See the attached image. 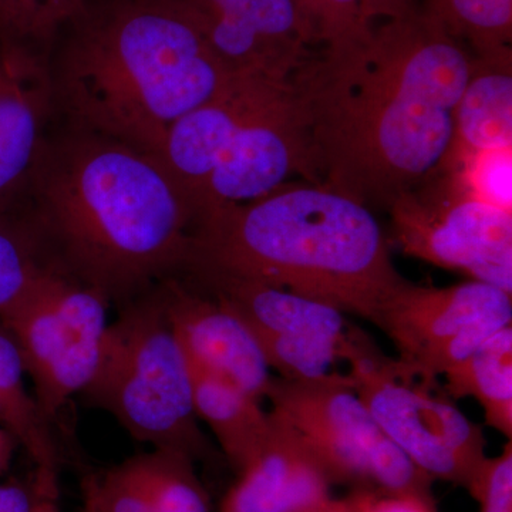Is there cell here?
<instances>
[{
  "mask_svg": "<svg viewBox=\"0 0 512 512\" xmlns=\"http://www.w3.org/2000/svg\"><path fill=\"white\" fill-rule=\"evenodd\" d=\"M387 210L403 254L512 295V212L461 194L437 174Z\"/></svg>",
  "mask_w": 512,
  "mask_h": 512,
  "instance_id": "obj_9",
  "label": "cell"
},
{
  "mask_svg": "<svg viewBox=\"0 0 512 512\" xmlns=\"http://www.w3.org/2000/svg\"><path fill=\"white\" fill-rule=\"evenodd\" d=\"M311 512H356L355 498H353V494L350 497L342 498V500H333L329 497L318 507L313 508Z\"/></svg>",
  "mask_w": 512,
  "mask_h": 512,
  "instance_id": "obj_30",
  "label": "cell"
},
{
  "mask_svg": "<svg viewBox=\"0 0 512 512\" xmlns=\"http://www.w3.org/2000/svg\"><path fill=\"white\" fill-rule=\"evenodd\" d=\"M151 288L191 363L237 384L259 402L265 399L274 376L254 333L237 313L177 274Z\"/></svg>",
  "mask_w": 512,
  "mask_h": 512,
  "instance_id": "obj_13",
  "label": "cell"
},
{
  "mask_svg": "<svg viewBox=\"0 0 512 512\" xmlns=\"http://www.w3.org/2000/svg\"><path fill=\"white\" fill-rule=\"evenodd\" d=\"M356 512H437L430 494H376L355 491Z\"/></svg>",
  "mask_w": 512,
  "mask_h": 512,
  "instance_id": "obj_28",
  "label": "cell"
},
{
  "mask_svg": "<svg viewBox=\"0 0 512 512\" xmlns=\"http://www.w3.org/2000/svg\"><path fill=\"white\" fill-rule=\"evenodd\" d=\"M18 211L56 265L109 301L183 272L197 221L156 154L69 124L47 133Z\"/></svg>",
  "mask_w": 512,
  "mask_h": 512,
  "instance_id": "obj_2",
  "label": "cell"
},
{
  "mask_svg": "<svg viewBox=\"0 0 512 512\" xmlns=\"http://www.w3.org/2000/svg\"><path fill=\"white\" fill-rule=\"evenodd\" d=\"M57 490L35 480L32 487L0 484V512H57Z\"/></svg>",
  "mask_w": 512,
  "mask_h": 512,
  "instance_id": "obj_27",
  "label": "cell"
},
{
  "mask_svg": "<svg viewBox=\"0 0 512 512\" xmlns=\"http://www.w3.org/2000/svg\"><path fill=\"white\" fill-rule=\"evenodd\" d=\"M183 272L262 282L372 323L407 282L370 208L315 183L201 211Z\"/></svg>",
  "mask_w": 512,
  "mask_h": 512,
  "instance_id": "obj_4",
  "label": "cell"
},
{
  "mask_svg": "<svg viewBox=\"0 0 512 512\" xmlns=\"http://www.w3.org/2000/svg\"><path fill=\"white\" fill-rule=\"evenodd\" d=\"M312 45L338 49L365 39L372 25L362 13V0H292Z\"/></svg>",
  "mask_w": 512,
  "mask_h": 512,
  "instance_id": "obj_24",
  "label": "cell"
},
{
  "mask_svg": "<svg viewBox=\"0 0 512 512\" xmlns=\"http://www.w3.org/2000/svg\"><path fill=\"white\" fill-rule=\"evenodd\" d=\"M55 265L42 238L18 210L0 211V312Z\"/></svg>",
  "mask_w": 512,
  "mask_h": 512,
  "instance_id": "obj_23",
  "label": "cell"
},
{
  "mask_svg": "<svg viewBox=\"0 0 512 512\" xmlns=\"http://www.w3.org/2000/svg\"><path fill=\"white\" fill-rule=\"evenodd\" d=\"M271 417V437L238 473L220 512H311L330 497L332 484L311 450L298 434Z\"/></svg>",
  "mask_w": 512,
  "mask_h": 512,
  "instance_id": "obj_14",
  "label": "cell"
},
{
  "mask_svg": "<svg viewBox=\"0 0 512 512\" xmlns=\"http://www.w3.org/2000/svg\"><path fill=\"white\" fill-rule=\"evenodd\" d=\"M84 501L97 512H156L143 485L127 463L103 474L87 477L83 484Z\"/></svg>",
  "mask_w": 512,
  "mask_h": 512,
  "instance_id": "obj_25",
  "label": "cell"
},
{
  "mask_svg": "<svg viewBox=\"0 0 512 512\" xmlns=\"http://www.w3.org/2000/svg\"><path fill=\"white\" fill-rule=\"evenodd\" d=\"M421 10L473 55L511 47L512 0H424Z\"/></svg>",
  "mask_w": 512,
  "mask_h": 512,
  "instance_id": "obj_21",
  "label": "cell"
},
{
  "mask_svg": "<svg viewBox=\"0 0 512 512\" xmlns=\"http://www.w3.org/2000/svg\"><path fill=\"white\" fill-rule=\"evenodd\" d=\"M10 74H12V72H10L8 64L0 59V90H2L3 87L6 86V83L9 82Z\"/></svg>",
  "mask_w": 512,
  "mask_h": 512,
  "instance_id": "obj_32",
  "label": "cell"
},
{
  "mask_svg": "<svg viewBox=\"0 0 512 512\" xmlns=\"http://www.w3.org/2000/svg\"><path fill=\"white\" fill-rule=\"evenodd\" d=\"M473 53L421 10L320 49L296 77L319 183L389 208L437 170Z\"/></svg>",
  "mask_w": 512,
  "mask_h": 512,
  "instance_id": "obj_1",
  "label": "cell"
},
{
  "mask_svg": "<svg viewBox=\"0 0 512 512\" xmlns=\"http://www.w3.org/2000/svg\"><path fill=\"white\" fill-rule=\"evenodd\" d=\"M127 466L143 485L156 512H211L210 497L194 470V458L171 448L130 458Z\"/></svg>",
  "mask_w": 512,
  "mask_h": 512,
  "instance_id": "obj_20",
  "label": "cell"
},
{
  "mask_svg": "<svg viewBox=\"0 0 512 512\" xmlns=\"http://www.w3.org/2000/svg\"><path fill=\"white\" fill-rule=\"evenodd\" d=\"M342 360L357 396L394 446L431 480L470 490L487 458L480 427L355 329Z\"/></svg>",
  "mask_w": 512,
  "mask_h": 512,
  "instance_id": "obj_8",
  "label": "cell"
},
{
  "mask_svg": "<svg viewBox=\"0 0 512 512\" xmlns=\"http://www.w3.org/2000/svg\"><path fill=\"white\" fill-rule=\"evenodd\" d=\"M157 157L191 198L197 217L215 205L264 197L293 177L319 184L295 82L232 77L170 127Z\"/></svg>",
  "mask_w": 512,
  "mask_h": 512,
  "instance_id": "obj_5",
  "label": "cell"
},
{
  "mask_svg": "<svg viewBox=\"0 0 512 512\" xmlns=\"http://www.w3.org/2000/svg\"><path fill=\"white\" fill-rule=\"evenodd\" d=\"M60 32L46 62L55 114L147 153L235 77L180 0H89Z\"/></svg>",
  "mask_w": 512,
  "mask_h": 512,
  "instance_id": "obj_3",
  "label": "cell"
},
{
  "mask_svg": "<svg viewBox=\"0 0 512 512\" xmlns=\"http://www.w3.org/2000/svg\"><path fill=\"white\" fill-rule=\"evenodd\" d=\"M190 369L195 414L208 424L231 466L241 473L271 437V414L237 384L191 362Z\"/></svg>",
  "mask_w": 512,
  "mask_h": 512,
  "instance_id": "obj_17",
  "label": "cell"
},
{
  "mask_svg": "<svg viewBox=\"0 0 512 512\" xmlns=\"http://www.w3.org/2000/svg\"><path fill=\"white\" fill-rule=\"evenodd\" d=\"M375 325L392 340L400 365L431 384L512 325V295L474 279L446 288L407 281L384 305Z\"/></svg>",
  "mask_w": 512,
  "mask_h": 512,
  "instance_id": "obj_10",
  "label": "cell"
},
{
  "mask_svg": "<svg viewBox=\"0 0 512 512\" xmlns=\"http://www.w3.org/2000/svg\"><path fill=\"white\" fill-rule=\"evenodd\" d=\"M26 370L15 340L0 322V423L36 464V477L57 484L59 454L46 417L26 389Z\"/></svg>",
  "mask_w": 512,
  "mask_h": 512,
  "instance_id": "obj_18",
  "label": "cell"
},
{
  "mask_svg": "<svg viewBox=\"0 0 512 512\" xmlns=\"http://www.w3.org/2000/svg\"><path fill=\"white\" fill-rule=\"evenodd\" d=\"M234 76L295 82L318 50L292 0H180Z\"/></svg>",
  "mask_w": 512,
  "mask_h": 512,
  "instance_id": "obj_12",
  "label": "cell"
},
{
  "mask_svg": "<svg viewBox=\"0 0 512 512\" xmlns=\"http://www.w3.org/2000/svg\"><path fill=\"white\" fill-rule=\"evenodd\" d=\"M10 72L0 90V211L18 207L55 116L46 73Z\"/></svg>",
  "mask_w": 512,
  "mask_h": 512,
  "instance_id": "obj_15",
  "label": "cell"
},
{
  "mask_svg": "<svg viewBox=\"0 0 512 512\" xmlns=\"http://www.w3.org/2000/svg\"><path fill=\"white\" fill-rule=\"evenodd\" d=\"M254 333L271 370L286 380L332 375L349 338L343 312L286 289L215 272H190Z\"/></svg>",
  "mask_w": 512,
  "mask_h": 512,
  "instance_id": "obj_11",
  "label": "cell"
},
{
  "mask_svg": "<svg viewBox=\"0 0 512 512\" xmlns=\"http://www.w3.org/2000/svg\"><path fill=\"white\" fill-rule=\"evenodd\" d=\"M83 393L153 448L194 458L204 447L190 362L153 288L107 329L96 375Z\"/></svg>",
  "mask_w": 512,
  "mask_h": 512,
  "instance_id": "obj_6",
  "label": "cell"
},
{
  "mask_svg": "<svg viewBox=\"0 0 512 512\" xmlns=\"http://www.w3.org/2000/svg\"><path fill=\"white\" fill-rule=\"evenodd\" d=\"M83 512H97L96 510H94V507L92 504L90 503H87V501H84V510Z\"/></svg>",
  "mask_w": 512,
  "mask_h": 512,
  "instance_id": "obj_33",
  "label": "cell"
},
{
  "mask_svg": "<svg viewBox=\"0 0 512 512\" xmlns=\"http://www.w3.org/2000/svg\"><path fill=\"white\" fill-rule=\"evenodd\" d=\"M450 148H512V52L473 55L470 74L454 109Z\"/></svg>",
  "mask_w": 512,
  "mask_h": 512,
  "instance_id": "obj_16",
  "label": "cell"
},
{
  "mask_svg": "<svg viewBox=\"0 0 512 512\" xmlns=\"http://www.w3.org/2000/svg\"><path fill=\"white\" fill-rule=\"evenodd\" d=\"M420 8L419 0H362L363 18L369 25L382 20L403 18Z\"/></svg>",
  "mask_w": 512,
  "mask_h": 512,
  "instance_id": "obj_29",
  "label": "cell"
},
{
  "mask_svg": "<svg viewBox=\"0 0 512 512\" xmlns=\"http://www.w3.org/2000/svg\"><path fill=\"white\" fill-rule=\"evenodd\" d=\"M265 397L269 413L301 437L330 484L376 494H430L433 480L383 433L348 375L274 377Z\"/></svg>",
  "mask_w": 512,
  "mask_h": 512,
  "instance_id": "obj_7",
  "label": "cell"
},
{
  "mask_svg": "<svg viewBox=\"0 0 512 512\" xmlns=\"http://www.w3.org/2000/svg\"><path fill=\"white\" fill-rule=\"evenodd\" d=\"M454 399L473 397L485 423L512 437V325L498 330L443 375Z\"/></svg>",
  "mask_w": 512,
  "mask_h": 512,
  "instance_id": "obj_19",
  "label": "cell"
},
{
  "mask_svg": "<svg viewBox=\"0 0 512 512\" xmlns=\"http://www.w3.org/2000/svg\"><path fill=\"white\" fill-rule=\"evenodd\" d=\"M16 441L5 429H0V473L9 466L12 457L13 444Z\"/></svg>",
  "mask_w": 512,
  "mask_h": 512,
  "instance_id": "obj_31",
  "label": "cell"
},
{
  "mask_svg": "<svg viewBox=\"0 0 512 512\" xmlns=\"http://www.w3.org/2000/svg\"><path fill=\"white\" fill-rule=\"evenodd\" d=\"M433 174L467 197L512 212V148H448Z\"/></svg>",
  "mask_w": 512,
  "mask_h": 512,
  "instance_id": "obj_22",
  "label": "cell"
},
{
  "mask_svg": "<svg viewBox=\"0 0 512 512\" xmlns=\"http://www.w3.org/2000/svg\"><path fill=\"white\" fill-rule=\"evenodd\" d=\"M468 493L480 504V512H512V444L503 453L487 457Z\"/></svg>",
  "mask_w": 512,
  "mask_h": 512,
  "instance_id": "obj_26",
  "label": "cell"
}]
</instances>
